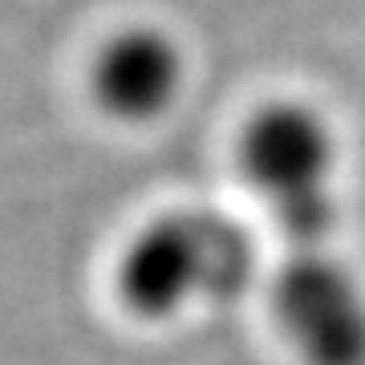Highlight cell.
Segmentation results:
<instances>
[{
    "label": "cell",
    "mask_w": 365,
    "mask_h": 365,
    "mask_svg": "<svg viewBox=\"0 0 365 365\" xmlns=\"http://www.w3.org/2000/svg\"><path fill=\"white\" fill-rule=\"evenodd\" d=\"M256 276L244 227L215 211H170L134 235L118 264V292L143 317H175L191 304H227Z\"/></svg>",
    "instance_id": "obj_1"
},
{
    "label": "cell",
    "mask_w": 365,
    "mask_h": 365,
    "mask_svg": "<svg viewBox=\"0 0 365 365\" xmlns=\"http://www.w3.org/2000/svg\"><path fill=\"white\" fill-rule=\"evenodd\" d=\"M235 158L288 244L297 252L321 248L337 215V134L329 118L317 106L292 98L264 102L244 122Z\"/></svg>",
    "instance_id": "obj_2"
},
{
    "label": "cell",
    "mask_w": 365,
    "mask_h": 365,
    "mask_svg": "<svg viewBox=\"0 0 365 365\" xmlns=\"http://www.w3.org/2000/svg\"><path fill=\"white\" fill-rule=\"evenodd\" d=\"M272 313L304 365H365V288L325 248L284 260Z\"/></svg>",
    "instance_id": "obj_3"
},
{
    "label": "cell",
    "mask_w": 365,
    "mask_h": 365,
    "mask_svg": "<svg viewBox=\"0 0 365 365\" xmlns=\"http://www.w3.org/2000/svg\"><path fill=\"white\" fill-rule=\"evenodd\" d=\"M187 86V53L167 29L126 25L93 53L90 93L106 118L146 126L175 110Z\"/></svg>",
    "instance_id": "obj_4"
}]
</instances>
